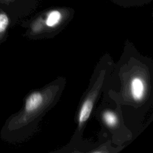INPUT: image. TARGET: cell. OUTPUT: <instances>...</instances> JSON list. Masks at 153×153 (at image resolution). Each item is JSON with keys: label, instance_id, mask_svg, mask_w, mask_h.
<instances>
[{"label": "cell", "instance_id": "277c9868", "mask_svg": "<svg viewBox=\"0 0 153 153\" xmlns=\"http://www.w3.org/2000/svg\"><path fill=\"white\" fill-rule=\"evenodd\" d=\"M92 108L93 102L91 100H87L83 103L79 114V123L80 125L88 120L91 112Z\"/></svg>", "mask_w": 153, "mask_h": 153}, {"label": "cell", "instance_id": "5b68a950", "mask_svg": "<svg viewBox=\"0 0 153 153\" xmlns=\"http://www.w3.org/2000/svg\"><path fill=\"white\" fill-rule=\"evenodd\" d=\"M62 19V14L59 11L53 10L50 11L46 18L45 23L48 27H54L58 25Z\"/></svg>", "mask_w": 153, "mask_h": 153}, {"label": "cell", "instance_id": "52a82bcc", "mask_svg": "<svg viewBox=\"0 0 153 153\" xmlns=\"http://www.w3.org/2000/svg\"><path fill=\"white\" fill-rule=\"evenodd\" d=\"M1 1H3V2H10V1H11L12 0H1Z\"/></svg>", "mask_w": 153, "mask_h": 153}, {"label": "cell", "instance_id": "6da1fadb", "mask_svg": "<svg viewBox=\"0 0 153 153\" xmlns=\"http://www.w3.org/2000/svg\"><path fill=\"white\" fill-rule=\"evenodd\" d=\"M43 102V97L39 92H33L26 99L23 109L27 112H35Z\"/></svg>", "mask_w": 153, "mask_h": 153}, {"label": "cell", "instance_id": "7a4b0ae2", "mask_svg": "<svg viewBox=\"0 0 153 153\" xmlns=\"http://www.w3.org/2000/svg\"><path fill=\"white\" fill-rule=\"evenodd\" d=\"M131 93L135 100H140L143 96L145 87L143 81L140 78H134L131 82Z\"/></svg>", "mask_w": 153, "mask_h": 153}, {"label": "cell", "instance_id": "3957f363", "mask_svg": "<svg viewBox=\"0 0 153 153\" xmlns=\"http://www.w3.org/2000/svg\"><path fill=\"white\" fill-rule=\"evenodd\" d=\"M10 24V19L8 14L0 10V45L6 39Z\"/></svg>", "mask_w": 153, "mask_h": 153}, {"label": "cell", "instance_id": "8992f818", "mask_svg": "<svg viewBox=\"0 0 153 153\" xmlns=\"http://www.w3.org/2000/svg\"><path fill=\"white\" fill-rule=\"evenodd\" d=\"M103 118L105 123L109 126L113 127L117 123V117L111 111H106L103 115Z\"/></svg>", "mask_w": 153, "mask_h": 153}]
</instances>
